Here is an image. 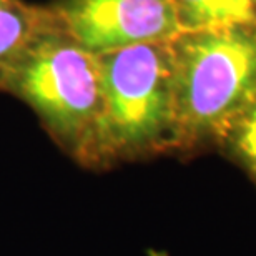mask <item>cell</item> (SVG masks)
Returning <instances> with one entry per match:
<instances>
[{
	"label": "cell",
	"instance_id": "cell-1",
	"mask_svg": "<svg viewBox=\"0 0 256 256\" xmlns=\"http://www.w3.org/2000/svg\"><path fill=\"white\" fill-rule=\"evenodd\" d=\"M172 150L218 145L256 92V25L180 32L170 42Z\"/></svg>",
	"mask_w": 256,
	"mask_h": 256
},
{
	"label": "cell",
	"instance_id": "cell-2",
	"mask_svg": "<svg viewBox=\"0 0 256 256\" xmlns=\"http://www.w3.org/2000/svg\"><path fill=\"white\" fill-rule=\"evenodd\" d=\"M168 42L96 55L102 110L95 132L94 165L172 150L173 90Z\"/></svg>",
	"mask_w": 256,
	"mask_h": 256
},
{
	"label": "cell",
	"instance_id": "cell-3",
	"mask_svg": "<svg viewBox=\"0 0 256 256\" xmlns=\"http://www.w3.org/2000/svg\"><path fill=\"white\" fill-rule=\"evenodd\" d=\"M0 90L24 100L66 152L94 165L102 110L98 57L72 38L58 20L25 50Z\"/></svg>",
	"mask_w": 256,
	"mask_h": 256
},
{
	"label": "cell",
	"instance_id": "cell-4",
	"mask_svg": "<svg viewBox=\"0 0 256 256\" xmlns=\"http://www.w3.org/2000/svg\"><path fill=\"white\" fill-rule=\"evenodd\" d=\"M48 7L65 32L94 55L168 42L180 34L172 0H55Z\"/></svg>",
	"mask_w": 256,
	"mask_h": 256
},
{
	"label": "cell",
	"instance_id": "cell-5",
	"mask_svg": "<svg viewBox=\"0 0 256 256\" xmlns=\"http://www.w3.org/2000/svg\"><path fill=\"white\" fill-rule=\"evenodd\" d=\"M57 22L50 7L0 0V88L30 45Z\"/></svg>",
	"mask_w": 256,
	"mask_h": 256
},
{
	"label": "cell",
	"instance_id": "cell-6",
	"mask_svg": "<svg viewBox=\"0 0 256 256\" xmlns=\"http://www.w3.org/2000/svg\"><path fill=\"white\" fill-rule=\"evenodd\" d=\"M180 32L256 25L253 0H172Z\"/></svg>",
	"mask_w": 256,
	"mask_h": 256
},
{
	"label": "cell",
	"instance_id": "cell-7",
	"mask_svg": "<svg viewBox=\"0 0 256 256\" xmlns=\"http://www.w3.org/2000/svg\"><path fill=\"white\" fill-rule=\"evenodd\" d=\"M218 146L248 173L256 185V92L224 128Z\"/></svg>",
	"mask_w": 256,
	"mask_h": 256
},
{
	"label": "cell",
	"instance_id": "cell-8",
	"mask_svg": "<svg viewBox=\"0 0 256 256\" xmlns=\"http://www.w3.org/2000/svg\"><path fill=\"white\" fill-rule=\"evenodd\" d=\"M253 2H254V7H256V0H253Z\"/></svg>",
	"mask_w": 256,
	"mask_h": 256
}]
</instances>
